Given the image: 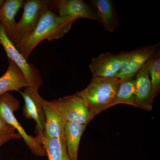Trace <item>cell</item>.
Instances as JSON below:
<instances>
[{"mask_svg":"<svg viewBox=\"0 0 160 160\" xmlns=\"http://www.w3.org/2000/svg\"><path fill=\"white\" fill-rule=\"evenodd\" d=\"M77 20L59 16L50 8L42 16L33 32L17 48L27 61L39 43L44 40L52 41L62 38L70 31Z\"/></svg>","mask_w":160,"mask_h":160,"instance_id":"1","label":"cell"},{"mask_svg":"<svg viewBox=\"0 0 160 160\" xmlns=\"http://www.w3.org/2000/svg\"><path fill=\"white\" fill-rule=\"evenodd\" d=\"M121 80L117 77L92 78L85 89L76 92L95 115L110 108Z\"/></svg>","mask_w":160,"mask_h":160,"instance_id":"2","label":"cell"},{"mask_svg":"<svg viewBox=\"0 0 160 160\" xmlns=\"http://www.w3.org/2000/svg\"><path fill=\"white\" fill-rule=\"evenodd\" d=\"M51 1L26 0L23 5V12L17 22L11 41L17 48L34 31L45 12L50 9Z\"/></svg>","mask_w":160,"mask_h":160,"instance_id":"3","label":"cell"},{"mask_svg":"<svg viewBox=\"0 0 160 160\" xmlns=\"http://www.w3.org/2000/svg\"><path fill=\"white\" fill-rule=\"evenodd\" d=\"M20 103V101L9 92L0 96V116L18 131L32 153L37 156H46V151L42 145L35 137L26 133L15 116L14 112L19 109Z\"/></svg>","mask_w":160,"mask_h":160,"instance_id":"4","label":"cell"},{"mask_svg":"<svg viewBox=\"0 0 160 160\" xmlns=\"http://www.w3.org/2000/svg\"><path fill=\"white\" fill-rule=\"evenodd\" d=\"M66 122L88 125L96 116L84 100L76 94L51 101Z\"/></svg>","mask_w":160,"mask_h":160,"instance_id":"5","label":"cell"},{"mask_svg":"<svg viewBox=\"0 0 160 160\" xmlns=\"http://www.w3.org/2000/svg\"><path fill=\"white\" fill-rule=\"evenodd\" d=\"M24 100L23 113L28 119H32L35 122V138L42 144L44 139V127L46 117L43 108V98L39 94L38 89L27 86L24 91L18 92Z\"/></svg>","mask_w":160,"mask_h":160,"instance_id":"6","label":"cell"},{"mask_svg":"<svg viewBox=\"0 0 160 160\" xmlns=\"http://www.w3.org/2000/svg\"><path fill=\"white\" fill-rule=\"evenodd\" d=\"M0 44L5 49L8 59L14 62L22 71L29 86L39 89L42 84V79L39 71L34 65L28 63L21 54L6 34L1 22Z\"/></svg>","mask_w":160,"mask_h":160,"instance_id":"7","label":"cell"},{"mask_svg":"<svg viewBox=\"0 0 160 160\" xmlns=\"http://www.w3.org/2000/svg\"><path fill=\"white\" fill-rule=\"evenodd\" d=\"M159 43L126 52L121 69L116 77L120 80L134 78L144 64L159 50Z\"/></svg>","mask_w":160,"mask_h":160,"instance_id":"8","label":"cell"},{"mask_svg":"<svg viewBox=\"0 0 160 160\" xmlns=\"http://www.w3.org/2000/svg\"><path fill=\"white\" fill-rule=\"evenodd\" d=\"M126 52L119 54L106 52L92 59L89 65L92 78L116 77L122 66Z\"/></svg>","mask_w":160,"mask_h":160,"instance_id":"9","label":"cell"},{"mask_svg":"<svg viewBox=\"0 0 160 160\" xmlns=\"http://www.w3.org/2000/svg\"><path fill=\"white\" fill-rule=\"evenodd\" d=\"M50 9L58 12L61 17L88 19L99 22L94 9L82 0L51 1Z\"/></svg>","mask_w":160,"mask_h":160,"instance_id":"10","label":"cell"},{"mask_svg":"<svg viewBox=\"0 0 160 160\" xmlns=\"http://www.w3.org/2000/svg\"><path fill=\"white\" fill-rule=\"evenodd\" d=\"M148 61L144 64L134 77L136 82L135 101L138 108L146 111H151L154 99L152 97L149 78Z\"/></svg>","mask_w":160,"mask_h":160,"instance_id":"11","label":"cell"},{"mask_svg":"<svg viewBox=\"0 0 160 160\" xmlns=\"http://www.w3.org/2000/svg\"><path fill=\"white\" fill-rule=\"evenodd\" d=\"M42 104L46 117L44 138L64 139L66 120L52 104L51 101L43 99Z\"/></svg>","mask_w":160,"mask_h":160,"instance_id":"12","label":"cell"},{"mask_svg":"<svg viewBox=\"0 0 160 160\" xmlns=\"http://www.w3.org/2000/svg\"><path fill=\"white\" fill-rule=\"evenodd\" d=\"M9 66L5 73L0 77V96L9 91L19 92L29 86L24 73L13 61L8 59Z\"/></svg>","mask_w":160,"mask_h":160,"instance_id":"13","label":"cell"},{"mask_svg":"<svg viewBox=\"0 0 160 160\" xmlns=\"http://www.w3.org/2000/svg\"><path fill=\"white\" fill-rule=\"evenodd\" d=\"M90 5L96 13L99 22L106 31L112 32L119 27L118 16L111 0H91Z\"/></svg>","mask_w":160,"mask_h":160,"instance_id":"14","label":"cell"},{"mask_svg":"<svg viewBox=\"0 0 160 160\" xmlns=\"http://www.w3.org/2000/svg\"><path fill=\"white\" fill-rule=\"evenodd\" d=\"M24 2L23 0H6L0 10V22L11 41L17 24L16 17L18 12L23 7Z\"/></svg>","mask_w":160,"mask_h":160,"instance_id":"15","label":"cell"},{"mask_svg":"<svg viewBox=\"0 0 160 160\" xmlns=\"http://www.w3.org/2000/svg\"><path fill=\"white\" fill-rule=\"evenodd\" d=\"M86 126L66 122L64 129V139L67 152L72 160H78L80 140Z\"/></svg>","mask_w":160,"mask_h":160,"instance_id":"16","label":"cell"},{"mask_svg":"<svg viewBox=\"0 0 160 160\" xmlns=\"http://www.w3.org/2000/svg\"><path fill=\"white\" fill-rule=\"evenodd\" d=\"M135 86L134 77L121 80L110 107L122 104L137 107L135 101Z\"/></svg>","mask_w":160,"mask_h":160,"instance_id":"17","label":"cell"},{"mask_svg":"<svg viewBox=\"0 0 160 160\" xmlns=\"http://www.w3.org/2000/svg\"><path fill=\"white\" fill-rule=\"evenodd\" d=\"M42 145L49 160H72L67 152L65 139L44 138Z\"/></svg>","mask_w":160,"mask_h":160,"instance_id":"18","label":"cell"},{"mask_svg":"<svg viewBox=\"0 0 160 160\" xmlns=\"http://www.w3.org/2000/svg\"><path fill=\"white\" fill-rule=\"evenodd\" d=\"M148 69L153 99L157 96L160 90V50L148 61Z\"/></svg>","mask_w":160,"mask_h":160,"instance_id":"19","label":"cell"},{"mask_svg":"<svg viewBox=\"0 0 160 160\" xmlns=\"http://www.w3.org/2000/svg\"><path fill=\"white\" fill-rule=\"evenodd\" d=\"M16 133L15 129L6 122L0 116V137L12 135Z\"/></svg>","mask_w":160,"mask_h":160,"instance_id":"20","label":"cell"},{"mask_svg":"<svg viewBox=\"0 0 160 160\" xmlns=\"http://www.w3.org/2000/svg\"><path fill=\"white\" fill-rule=\"evenodd\" d=\"M20 138H21V136L18 132L14 135H12L1 137H0V147L2 146L3 144L8 142L9 140L17 139H19Z\"/></svg>","mask_w":160,"mask_h":160,"instance_id":"21","label":"cell"},{"mask_svg":"<svg viewBox=\"0 0 160 160\" xmlns=\"http://www.w3.org/2000/svg\"><path fill=\"white\" fill-rule=\"evenodd\" d=\"M6 1L5 0H0V10L2 9Z\"/></svg>","mask_w":160,"mask_h":160,"instance_id":"22","label":"cell"}]
</instances>
